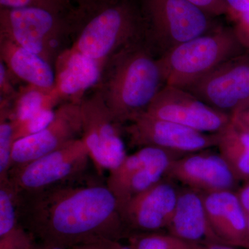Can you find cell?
<instances>
[{
  "instance_id": "obj_30",
  "label": "cell",
  "mask_w": 249,
  "mask_h": 249,
  "mask_svg": "<svg viewBox=\"0 0 249 249\" xmlns=\"http://www.w3.org/2000/svg\"><path fill=\"white\" fill-rule=\"evenodd\" d=\"M188 1L213 17L223 16V15L228 16L229 14V9L226 4L225 0H188Z\"/></svg>"
},
{
  "instance_id": "obj_38",
  "label": "cell",
  "mask_w": 249,
  "mask_h": 249,
  "mask_svg": "<svg viewBox=\"0 0 249 249\" xmlns=\"http://www.w3.org/2000/svg\"><path fill=\"white\" fill-rule=\"evenodd\" d=\"M70 249H100L96 244H85V245H81L76 246V247H72Z\"/></svg>"
},
{
  "instance_id": "obj_15",
  "label": "cell",
  "mask_w": 249,
  "mask_h": 249,
  "mask_svg": "<svg viewBox=\"0 0 249 249\" xmlns=\"http://www.w3.org/2000/svg\"><path fill=\"white\" fill-rule=\"evenodd\" d=\"M79 136H82L80 103H64L57 108L55 118L47 127L15 142L11 169L47 155L79 139Z\"/></svg>"
},
{
  "instance_id": "obj_7",
  "label": "cell",
  "mask_w": 249,
  "mask_h": 249,
  "mask_svg": "<svg viewBox=\"0 0 249 249\" xmlns=\"http://www.w3.org/2000/svg\"><path fill=\"white\" fill-rule=\"evenodd\" d=\"M89 150L83 139H74L30 163L12 168L9 178L22 196L68 183L88 167Z\"/></svg>"
},
{
  "instance_id": "obj_37",
  "label": "cell",
  "mask_w": 249,
  "mask_h": 249,
  "mask_svg": "<svg viewBox=\"0 0 249 249\" xmlns=\"http://www.w3.org/2000/svg\"><path fill=\"white\" fill-rule=\"evenodd\" d=\"M34 249H68L62 246L55 245V244L48 243V242H41L40 244H36Z\"/></svg>"
},
{
  "instance_id": "obj_16",
  "label": "cell",
  "mask_w": 249,
  "mask_h": 249,
  "mask_svg": "<svg viewBox=\"0 0 249 249\" xmlns=\"http://www.w3.org/2000/svg\"><path fill=\"white\" fill-rule=\"evenodd\" d=\"M236 191L204 193L205 207L211 228L222 243L249 249L247 219Z\"/></svg>"
},
{
  "instance_id": "obj_8",
  "label": "cell",
  "mask_w": 249,
  "mask_h": 249,
  "mask_svg": "<svg viewBox=\"0 0 249 249\" xmlns=\"http://www.w3.org/2000/svg\"><path fill=\"white\" fill-rule=\"evenodd\" d=\"M82 136L99 173L114 169L127 155L122 127L113 117L99 91L80 103Z\"/></svg>"
},
{
  "instance_id": "obj_10",
  "label": "cell",
  "mask_w": 249,
  "mask_h": 249,
  "mask_svg": "<svg viewBox=\"0 0 249 249\" xmlns=\"http://www.w3.org/2000/svg\"><path fill=\"white\" fill-rule=\"evenodd\" d=\"M178 157L154 147H139L137 151L126 156L120 164L108 172L106 183L120 209L134 196L165 178L170 165Z\"/></svg>"
},
{
  "instance_id": "obj_13",
  "label": "cell",
  "mask_w": 249,
  "mask_h": 249,
  "mask_svg": "<svg viewBox=\"0 0 249 249\" xmlns=\"http://www.w3.org/2000/svg\"><path fill=\"white\" fill-rule=\"evenodd\" d=\"M180 190L176 181L165 177L123 206L121 217L130 234L166 230Z\"/></svg>"
},
{
  "instance_id": "obj_33",
  "label": "cell",
  "mask_w": 249,
  "mask_h": 249,
  "mask_svg": "<svg viewBox=\"0 0 249 249\" xmlns=\"http://www.w3.org/2000/svg\"><path fill=\"white\" fill-rule=\"evenodd\" d=\"M237 194L245 213H249V179L237 190Z\"/></svg>"
},
{
  "instance_id": "obj_2",
  "label": "cell",
  "mask_w": 249,
  "mask_h": 249,
  "mask_svg": "<svg viewBox=\"0 0 249 249\" xmlns=\"http://www.w3.org/2000/svg\"><path fill=\"white\" fill-rule=\"evenodd\" d=\"M165 85L160 60L137 41L107 62L98 91L123 125L145 113Z\"/></svg>"
},
{
  "instance_id": "obj_24",
  "label": "cell",
  "mask_w": 249,
  "mask_h": 249,
  "mask_svg": "<svg viewBox=\"0 0 249 249\" xmlns=\"http://www.w3.org/2000/svg\"><path fill=\"white\" fill-rule=\"evenodd\" d=\"M129 245L133 249H191V243L160 232H132Z\"/></svg>"
},
{
  "instance_id": "obj_19",
  "label": "cell",
  "mask_w": 249,
  "mask_h": 249,
  "mask_svg": "<svg viewBox=\"0 0 249 249\" xmlns=\"http://www.w3.org/2000/svg\"><path fill=\"white\" fill-rule=\"evenodd\" d=\"M0 58L13 76L42 89L55 88V70L40 55L0 37Z\"/></svg>"
},
{
  "instance_id": "obj_26",
  "label": "cell",
  "mask_w": 249,
  "mask_h": 249,
  "mask_svg": "<svg viewBox=\"0 0 249 249\" xmlns=\"http://www.w3.org/2000/svg\"><path fill=\"white\" fill-rule=\"evenodd\" d=\"M73 0H0V8H42L55 12H67L76 7L72 5Z\"/></svg>"
},
{
  "instance_id": "obj_4",
  "label": "cell",
  "mask_w": 249,
  "mask_h": 249,
  "mask_svg": "<svg viewBox=\"0 0 249 249\" xmlns=\"http://www.w3.org/2000/svg\"><path fill=\"white\" fill-rule=\"evenodd\" d=\"M241 47L232 28L222 26L176 46L159 58L165 85L185 89L237 57Z\"/></svg>"
},
{
  "instance_id": "obj_27",
  "label": "cell",
  "mask_w": 249,
  "mask_h": 249,
  "mask_svg": "<svg viewBox=\"0 0 249 249\" xmlns=\"http://www.w3.org/2000/svg\"><path fill=\"white\" fill-rule=\"evenodd\" d=\"M35 236L19 225L12 232L0 237V249H34Z\"/></svg>"
},
{
  "instance_id": "obj_18",
  "label": "cell",
  "mask_w": 249,
  "mask_h": 249,
  "mask_svg": "<svg viewBox=\"0 0 249 249\" xmlns=\"http://www.w3.org/2000/svg\"><path fill=\"white\" fill-rule=\"evenodd\" d=\"M166 231L170 235L190 243H222L210 224L204 193L187 187L180 190Z\"/></svg>"
},
{
  "instance_id": "obj_21",
  "label": "cell",
  "mask_w": 249,
  "mask_h": 249,
  "mask_svg": "<svg viewBox=\"0 0 249 249\" xmlns=\"http://www.w3.org/2000/svg\"><path fill=\"white\" fill-rule=\"evenodd\" d=\"M61 101L56 89L47 90L26 85L19 88L9 109L10 119L19 124L45 109H55Z\"/></svg>"
},
{
  "instance_id": "obj_9",
  "label": "cell",
  "mask_w": 249,
  "mask_h": 249,
  "mask_svg": "<svg viewBox=\"0 0 249 249\" xmlns=\"http://www.w3.org/2000/svg\"><path fill=\"white\" fill-rule=\"evenodd\" d=\"M132 146L154 147L182 157L216 147L217 134H207L142 114L124 126Z\"/></svg>"
},
{
  "instance_id": "obj_3",
  "label": "cell",
  "mask_w": 249,
  "mask_h": 249,
  "mask_svg": "<svg viewBox=\"0 0 249 249\" xmlns=\"http://www.w3.org/2000/svg\"><path fill=\"white\" fill-rule=\"evenodd\" d=\"M74 31L76 38L70 48L106 68L114 55L137 42L144 24L137 1L107 0L78 7Z\"/></svg>"
},
{
  "instance_id": "obj_32",
  "label": "cell",
  "mask_w": 249,
  "mask_h": 249,
  "mask_svg": "<svg viewBox=\"0 0 249 249\" xmlns=\"http://www.w3.org/2000/svg\"><path fill=\"white\" fill-rule=\"evenodd\" d=\"M229 14L249 12V0H225Z\"/></svg>"
},
{
  "instance_id": "obj_34",
  "label": "cell",
  "mask_w": 249,
  "mask_h": 249,
  "mask_svg": "<svg viewBox=\"0 0 249 249\" xmlns=\"http://www.w3.org/2000/svg\"><path fill=\"white\" fill-rule=\"evenodd\" d=\"M95 244L100 249H133L129 245H124L121 243L120 240H103Z\"/></svg>"
},
{
  "instance_id": "obj_6",
  "label": "cell",
  "mask_w": 249,
  "mask_h": 249,
  "mask_svg": "<svg viewBox=\"0 0 249 249\" xmlns=\"http://www.w3.org/2000/svg\"><path fill=\"white\" fill-rule=\"evenodd\" d=\"M144 32L162 54L217 27L213 16L188 0H137ZM161 54V55H162Z\"/></svg>"
},
{
  "instance_id": "obj_5",
  "label": "cell",
  "mask_w": 249,
  "mask_h": 249,
  "mask_svg": "<svg viewBox=\"0 0 249 249\" xmlns=\"http://www.w3.org/2000/svg\"><path fill=\"white\" fill-rule=\"evenodd\" d=\"M77 7L67 12L42 8H0V37L55 64L62 37L74 30Z\"/></svg>"
},
{
  "instance_id": "obj_17",
  "label": "cell",
  "mask_w": 249,
  "mask_h": 249,
  "mask_svg": "<svg viewBox=\"0 0 249 249\" xmlns=\"http://www.w3.org/2000/svg\"><path fill=\"white\" fill-rule=\"evenodd\" d=\"M55 89L65 103H80L85 93L99 84L105 68L92 59L71 48L55 60Z\"/></svg>"
},
{
  "instance_id": "obj_31",
  "label": "cell",
  "mask_w": 249,
  "mask_h": 249,
  "mask_svg": "<svg viewBox=\"0 0 249 249\" xmlns=\"http://www.w3.org/2000/svg\"><path fill=\"white\" fill-rule=\"evenodd\" d=\"M232 122L239 128L249 133V103L231 117Z\"/></svg>"
},
{
  "instance_id": "obj_20",
  "label": "cell",
  "mask_w": 249,
  "mask_h": 249,
  "mask_svg": "<svg viewBox=\"0 0 249 249\" xmlns=\"http://www.w3.org/2000/svg\"><path fill=\"white\" fill-rule=\"evenodd\" d=\"M217 134L219 153L241 181L249 179V133L231 121Z\"/></svg>"
},
{
  "instance_id": "obj_25",
  "label": "cell",
  "mask_w": 249,
  "mask_h": 249,
  "mask_svg": "<svg viewBox=\"0 0 249 249\" xmlns=\"http://www.w3.org/2000/svg\"><path fill=\"white\" fill-rule=\"evenodd\" d=\"M56 109H45L31 116L25 121L15 124V140L25 138L38 133L47 127L55 116Z\"/></svg>"
},
{
  "instance_id": "obj_12",
  "label": "cell",
  "mask_w": 249,
  "mask_h": 249,
  "mask_svg": "<svg viewBox=\"0 0 249 249\" xmlns=\"http://www.w3.org/2000/svg\"><path fill=\"white\" fill-rule=\"evenodd\" d=\"M185 89L211 107L232 117L249 103V62L235 57Z\"/></svg>"
},
{
  "instance_id": "obj_22",
  "label": "cell",
  "mask_w": 249,
  "mask_h": 249,
  "mask_svg": "<svg viewBox=\"0 0 249 249\" xmlns=\"http://www.w3.org/2000/svg\"><path fill=\"white\" fill-rule=\"evenodd\" d=\"M22 196L9 178L0 180V237L20 225Z\"/></svg>"
},
{
  "instance_id": "obj_29",
  "label": "cell",
  "mask_w": 249,
  "mask_h": 249,
  "mask_svg": "<svg viewBox=\"0 0 249 249\" xmlns=\"http://www.w3.org/2000/svg\"><path fill=\"white\" fill-rule=\"evenodd\" d=\"M11 72L8 70L5 64L0 61V102L9 103L10 105L17 96L18 90L15 88L11 76Z\"/></svg>"
},
{
  "instance_id": "obj_1",
  "label": "cell",
  "mask_w": 249,
  "mask_h": 249,
  "mask_svg": "<svg viewBox=\"0 0 249 249\" xmlns=\"http://www.w3.org/2000/svg\"><path fill=\"white\" fill-rule=\"evenodd\" d=\"M20 225L41 242L68 249L130 235L106 184L68 182L22 196Z\"/></svg>"
},
{
  "instance_id": "obj_23",
  "label": "cell",
  "mask_w": 249,
  "mask_h": 249,
  "mask_svg": "<svg viewBox=\"0 0 249 249\" xmlns=\"http://www.w3.org/2000/svg\"><path fill=\"white\" fill-rule=\"evenodd\" d=\"M9 106L0 105V180L9 178L15 140V124L10 119Z\"/></svg>"
},
{
  "instance_id": "obj_28",
  "label": "cell",
  "mask_w": 249,
  "mask_h": 249,
  "mask_svg": "<svg viewBox=\"0 0 249 249\" xmlns=\"http://www.w3.org/2000/svg\"><path fill=\"white\" fill-rule=\"evenodd\" d=\"M233 22L232 30L242 47L249 50V12L228 15Z\"/></svg>"
},
{
  "instance_id": "obj_14",
  "label": "cell",
  "mask_w": 249,
  "mask_h": 249,
  "mask_svg": "<svg viewBox=\"0 0 249 249\" xmlns=\"http://www.w3.org/2000/svg\"><path fill=\"white\" fill-rule=\"evenodd\" d=\"M211 150L176 159L170 165L166 177L202 193L237 191L240 180L220 154Z\"/></svg>"
},
{
  "instance_id": "obj_35",
  "label": "cell",
  "mask_w": 249,
  "mask_h": 249,
  "mask_svg": "<svg viewBox=\"0 0 249 249\" xmlns=\"http://www.w3.org/2000/svg\"><path fill=\"white\" fill-rule=\"evenodd\" d=\"M191 249H235V247L224 243H191Z\"/></svg>"
},
{
  "instance_id": "obj_36",
  "label": "cell",
  "mask_w": 249,
  "mask_h": 249,
  "mask_svg": "<svg viewBox=\"0 0 249 249\" xmlns=\"http://www.w3.org/2000/svg\"><path fill=\"white\" fill-rule=\"evenodd\" d=\"M78 4V7L87 8L93 5L98 4L107 0H75Z\"/></svg>"
},
{
  "instance_id": "obj_11",
  "label": "cell",
  "mask_w": 249,
  "mask_h": 249,
  "mask_svg": "<svg viewBox=\"0 0 249 249\" xmlns=\"http://www.w3.org/2000/svg\"><path fill=\"white\" fill-rule=\"evenodd\" d=\"M143 114L207 134H217L231 116L211 107L183 88L165 85Z\"/></svg>"
}]
</instances>
